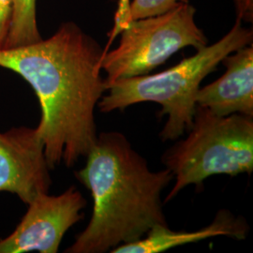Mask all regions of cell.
I'll return each mask as SVG.
<instances>
[{"mask_svg":"<svg viewBox=\"0 0 253 253\" xmlns=\"http://www.w3.org/2000/svg\"><path fill=\"white\" fill-rule=\"evenodd\" d=\"M41 132L16 126L0 132V192L15 194L26 205L52 185Z\"/></svg>","mask_w":253,"mask_h":253,"instance_id":"obj_7","label":"cell"},{"mask_svg":"<svg viewBox=\"0 0 253 253\" xmlns=\"http://www.w3.org/2000/svg\"><path fill=\"white\" fill-rule=\"evenodd\" d=\"M129 3H130V0H118V9L115 13V24H114V27L109 33L108 47L120 33L123 21L126 17V12L129 7Z\"/></svg>","mask_w":253,"mask_h":253,"instance_id":"obj_13","label":"cell"},{"mask_svg":"<svg viewBox=\"0 0 253 253\" xmlns=\"http://www.w3.org/2000/svg\"><path fill=\"white\" fill-rule=\"evenodd\" d=\"M195 12L184 0L164 13L126 24L119 33L118 47L106 51L101 60L107 87L122 78L148 74L186 47L199 50L208 45L195 23Z\"/></svg>","mask_w":253,"mask_h":253,"instance_id":"obj_5","label":"cell"},{"mask_svg":"<svg viewBox=\"0 0 253 253\" xmlns=\"http://www.w3.org/2000/svg\"><path fill=\"white\" fill-rule=\"evenodd\" d=\"M182 1L184 0H132L129 3L121 29L131 21L164 13Z\"/></svg>","mask_w":253,"mask_h":253,"instance_id":"obj_11","label":"cell"},{"mask_svg":"<svg viewBox=\"0 0 253 253\" xmlns=\"http://www.w3.org/2000/svg\"><path fill=\"white\" fill-rule=\"evenodd\" d=\"M236 19L241 22H253V0H234Z\"/></svg>","mask_w":253,"mask_h":253,"instance_id":"obj_14","label":"cell"},{"mask_svg":"<svg viewBox=\"0 0 253 253\" xmlns=\"http://www.w3.org/2000/svg\"><path fill=\"white\" fill-rule=\"evenodd\" d=\"M252 28L236 19L235 26L217 42L197 50L172 68L156 74H145L117 80L108 85V94L98 104L108 114L141 102H155L162 106L158 117L167 118L160 132L163 142L176 141L192 126L196 110V96L203 80L217 70L224 57L253 43Z\"/></svg>","mask_w":253,"mask_h":253,"instance_id":"obj_3","label":"cell"},{"mask_svg":"<svg viewBox=\"0 0 253 253\" xmlns=\"http://www.w3.org/2000/svg\"><path fill=\"white\" fill-rule=\"evenodd\" d=\"M42 40L37 21V0H14L12 21L5 48L29 45Z\"/></svg>","mask_w":253,"mask_h":253,"instance_id":"obj_10","label":"cell"},{"mask_svg":"<svg viewBox=\"0 0 253 253\" xmlns=\"http://www.w3.org/2000/svg\"><path fill=\"white\" fill-rule=\"evenodd\" d=\"M250 226L244 217L235 216L231 211L219 210L213 221L193 232L172 231L168 225H158L146 235L129 244L113 249L112 253H161L175 247L196 243L216 236H228L236 240H244Z\"/></svg>","mask_w":253,"mask_h":253,"instance_id":"obj_9","label":"cell"},{"mask_svg":"<svg viewBox=\"0 0 253 253\" xmlns=\"http://www.w3.org/2000/svg\"><path fill=\"white\" fill-rule=\"evenodd\" d=\"M85 158L75 177L90 191L92 216L65 253H110L143 238L155 226L168 225L162 195L173 179L170 170L151 171L118 131L98 134Z\"/></svg>","mask_w":253,"mask_h":253,"instance_id":"obj_2","label":"cell"},{"mask_svg":"<svg viewBox=\"0 0 253 253\" xmlns=\"http://www.w3.org/2000/svg\"><path fill=\"white\" fill-rule=\"evenodd\" d=\"M15 230L0 239V253H56L64 235L79 222L87 201L74 186L59 195L42 193L28 205Z\"/></svg>","mask_w":253,"mask_h":253,"instance_id":"obj_6","label":"cell"},{"mask_svg":"<svg viewBox=\"0 0 253 253\" xmlns=\"http://www.w3.org/2000/svg\"><path fill=\"white\" fill-rule=\"evenodd\" d=\"M221 63L226 68L225 73L200 87L196 105L220 117L241 114L253 118V43L228 54Z\"/></svg>","mask_w":253,"mask_h":253,"instance_id":"obj_8","label":"cell"},{"mask_svg":"<svg viewBox=\"0 0 253 253\" xmlns=\"http://www.w3.org/2000/svg\"><path fill=\"white\" fill-rule=\"evenodd\" d=\"M105 50L73 22L29 45L0 50V68L18 74L35 92L38 125L52 170L72 168L89 153L98 131L95 109L107 91L101 76Z\"/></svg>","mask_w":253,"mask_h":253,"instance_id":"obj_1","label":"cell"},{"mask_svg":"<svg viewBox=\"0 0 253 253\" xmlns=\"http://www.w3.org/2000/svg\"><path fill=\"white\" fill-rule=\"evenodd\" d=\"M14 0H0V50L6 47L12 21Z\"/></svg>","mask_w":253,"mask_h":253,"instance_id":"obj_12","label":"cell"},{"mask_svg":"<svg viewBox=\"0 0 253 253\" xmlns=\"http://www.w3.org/2000/svg\"><path fill=\"white\" fill-rule=\"evenodd\" d=\"M187 132L186 138H179L162 157V163L174 179L164 203L189 185H203L210 176L253 172V117L241 114L220 117L197 105Z\"/></svg>","mask_w":253,"mask_h":253,"instance_id":"obj_4","label":"cell"}]
</instances>
